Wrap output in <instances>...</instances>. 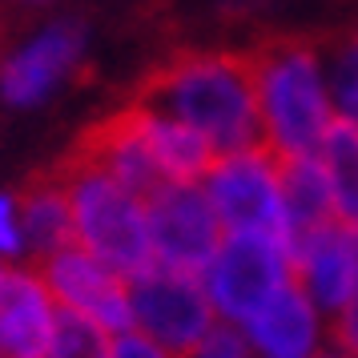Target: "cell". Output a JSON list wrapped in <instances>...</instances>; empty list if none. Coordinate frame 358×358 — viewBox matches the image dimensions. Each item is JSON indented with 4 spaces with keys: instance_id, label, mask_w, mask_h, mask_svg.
Wrapping results in <instances>:
<instances>
[{
    "instance_id": "8fae6325",
    "label": "cell",
    "mask_w": 358,
    "mask_h": 358,
    "mask_svg": "<svg viewBox=\"0 0 358 358\" xmlns=\"http://www.w3.org/2000/svg\"><path fill=\"white\" fill-rule=\"evenodd\" d=\"M61 306L36 266H13L0 286V358H45Z\"/></svg>"
},
{
    "instance_id": "ba28073f",
    "label": "cell",
    "mask_w": 358,
    "mask_h": 358,
    "mask_svg": "<svg viewBox=\"0 0 358 358\" xmlns=\"http://www.w3.org/2000/svg\"><path fill=\"white\" fill-rule=\"evenodd\" d=\"M145 217L153 262L185 270V274H201L226 238L201 181H165L162 189L145 197Z\"/></svg>"
},
{
    "instance_id": "277c9868",
    "label": "cell",
    "mask_w": 358,
    "mask_h": 358,
    "mask_svg": "<svg viewBox=\"0 0 358 358\" xmlns=\"http://www.w3.org/2000/svg\"><path fill=\"white\" fill-rule=\"evenodd\" d=\"M213 213L226 234H270L290 245L282 206V157L266 145L217 153L201 178Z\"/></svg>"
},
{
    "instance_id": "44dd1931",
    "label": "cell",
    "mask_w": 358,
    "mask_h": 358,
    "mask_svg": "<svg viewBox=\"0 0 358 358\" xmlns=\"http://www.w3.org/2000/svg\"><path fill=\"white\" fill-rule=\"evenodd\" d=\"M0 258L20 266L24 254V234H20V197L0 189Z\"/></svg>"
},
{
    "instance_id": "4fadbf2b",
    "label": "cell",
    "mask_w": 358,
    "mask_h": 358,
    "mask_svg": "<svg viewBox=\"0 0 358 358\" xmlns=\"http://www.w3.org/2000/svg\"><path fill=\"white\" fill-rule=\"evenodd\" d=\"M242 330L254 358H310L318 346V310L290 278Z\"/></svg>"
},
{
    "instance_id": "9c48e42d",
    "label": "cell",
    "mask_w": 358,
    "mask_h": 358,
    "mask_svg": "<svg viewBox=\"0 0 358 358\" xmlns=\"http://www.w3.org/2000/svg\"><path fill=\"white\" fill-rule=\"evenodd\" d=\"M36 270L45 278L52 302L61 306V314L89 318L101 330H109V334L133 326L129 278L117 274L113 266H105L101 258H93L77 242L65 245V250H57V254H49L45 262H36Z\"/></svg>"
},
{
    "instance_id": "484cf974",
    "label": "cell",
    "mask_w": 358,
    "mask_h": 358,
    "mask_svg": "<svg viewBox=\"0 0 358 358\" xmlns=\"http://www.w3.org/2000/svg\"><path fill=\"white\" fill-rule=\"evenodd\" d=\"M20 4H49V0H20Z\"/></svg>"
},
{
    "instance_id": "5b68a950",
    "label": "cell",
    "mask_w": 358,
    "mask_h": 358,
    "mask_svg": "<svg viewBox=\"0 0 358 358\" xmlns=\"http://www.w3.org/2000/svg\"><path fill=\"white\" fill-rule=\"evenodd\" d=\"M201 286L222 322L245 326L294 278L290 245L270 234H226L201 270Z\"/></svg>"
},
{
    "instance_id": "7c38bea8",
    "label": "cell",
    "mask_w": 358,
    "mask_h": 358,
    "mask_svg": "<svg viewBox=\"0 0 358 358\" xmlns=\"http://www.w3.org/2000/svg\"><path fill=\"white\" fill-rule=\"evenodd\" d=\"M77 153H85L89 162H97L105 173H113L121 185H129L133 194H141V197H149L153 189L165 185V173H162V165H157V157L149 153L145 133L137 125L133 105L117 109L113 117H105L101 125H93L81 137Z\"/></svg>"
},
{
    "instance_id": "d4e9b609",
    "label": "cell",
    "mask_w": 358,
    "mask_h": 358,
    "mask_svg": "<svg viewBox=\"0 0 358 358\" xmlns=\"http://www.w3.org/2000/svg\"><path fill=\"white\" fill-rule=\"evenodd\" d=\"M310 358H342V355H330V350H322V355H310Z\"/></svg>"
},
{
    "instance_id": "9a60e30c",
    "label": "cell",
    "mask_w": 358,
    "mask_h": 358,
    "mask_svg": "<svg viewBox=\"0 0 358 358\" xmlns=\"http://www.w3.org/2000/svg\"><path fill=\"white\" fill-rule=\"evenodd\" d=\"M20 234H24V254L33 262H45L49 254L73 245V210L61 173H45L33 185L20 189Z\"/></svg>"
},
{
    "instance_id": "6da1fadb",
    "label": "cell",
    "mask_w": 358,
    "mask_h": 358,
    "mask_svg": "<svg viewBox=\"0 0 358 358\" xmlns=\"http://www.w3.org/2000/svg\"><path fill=\"white\" fill-rule=\"evenodd\" d=\"M141 105L197 129L213 153L262 145V117L245 52H178L137 89Z\"/></svg>"
},
{
    "instance_id": "ffe728a7",
    "label": "cell",
    "mask_w": 358,
    "mask_h": 358,
    "mask_svg": "<svg viewBox=\"0 0 358 358\" xmlns=\"http://www.w3.org/2000/svg\"><path fill=\"white\" fill-rule=\"evenodd\" d=\"M189 358H254V346H250L242 326L217 318V322L210 326V334L201 338V346H197Z\"/></svg>"
},
{
    "instance_id": "e0dca14e",
    "label": "cell",
    "mask_w": 358,
    "mask_h": 358,
    "mask_svg": "<svg viewBox=\"0 0 358 358\" xmlns=\"http://www.w3.org/2000/svg\"><path fill=\"white\" fill-rule=\"evenodd\" d=\"M318 162H322L326 185H330L334 217L358 229V121L334 117L326 125Z\"/></svg>"
},
{
    "instance_id": "cb8c5ba5",
    "label": "cell",
    "mask_w": 358,
    "mask_h": 358,
    "mask_svg": "<svg viewBox=\"0 0 358 358\" xmlns=\"http://www.w3.org/2000/svg\"><path fill=\"white\" fill-rule=\"evenodd\" d=\"M8 270H13V262H4V258H0V286H4V278H8Z\"/></svg>"
},
{
    "instance_id": "ac0fdd59",
    "label": "cell",
    "mask_w": 358,
    "mask_h": 358,
    "mask_svg": "<svg viewBox=\"0 0 358 358\" xmlns=\"http://www.w3.org/2000/svg\"><path fill=\"white\" fill-rule=\"evenodd\" d=\"M109 338L113 334L101 330L97 322L77 318V314H61L45 358H109Z\"/></svg>"
},
{
    "instance_id": "d6986e66",
    "label": "cell",
    "mask_w": 358,
    "mask_h": 358,
    "mask_svg": "<svg viewBox=\"0 0 358 358\" xmlns=\"http://www.w3.org/2000/svg\"><path fill=\"white\" fill-rule=\"evenodd\" d=\"M326 89H330V105L338 109V117L358 121V33H350V41L334 52Z\"/></svg>"
},
{
    "instance_id": "52a82bcc",
    "label": "cell",
    "mask_w": 358,
    "mask_h": 358,
    "mask_svg": "<svg viewBox=\"0 0 358 358\" xmlns=\"http://www.w3.org/2000/svg\"><path fill=\"white\" fill-rule=\"evenodd\" d=\"M129 314L137 330H145L149 338H157L178 358L194 355L210 334V326L217 322L201 278L162 262L129 278Z\"/></svg>"
},
{
    "instance_id": "7402d4cb",
    "label": "cell",
    "mask_w": 358,
    "mask_h": 358,
    "mask_svg": "<svg viewBox=\"0 0 358 358\" xmlns=\"http://www.w3.org/2000/svg\"><path fill=\"white\" fill-rule=\"evenodd\" d=\"M109 358H178V355H169L157 338H149L145 330L125 326L109 338Z\"/></svg>"
},
{
    "instance_id": "5bb4252c",
    "label": "cell",
    "mask_w": 358,
    "mask_h": 358,
    "mask_svg": "<svg viewBox=\"0 0 358 358\" xmlns=\"http://www.w3.org/2000/svg\"><path fill=\"white\" fill-rule=\"evenodd\" d=\"M133 113H137V125L145 133V145L157 157L165 181H201L206 178V169L213 165L217 153L210 149V141L201 133L181 125L178 117L153 109V105H141V101H133Z\"/></svg>"
},
{
    "instance_id": "7a4b0ae2",
    "label": "cell",
    "mask_w": 358,
    "mask_h": 358,
    "mask_svg": "<svg viewBox=\"0 0 358 358\" xmlns=\"http://www.w3.org/2000/svg\"><path fill=\"white\" fill-rule=\"evenodd\" d=\"M254 73L262 117V145L278 157H314L326 125L334 121L330 89L322 73V52L310 41H266L245 52Z\"/></svg>"
},
{
    "instance_id": "3957f363",
    "label": "cell",
    "mask_w": 358,
    "mask_h": 358,
    "mask_svg": "<svg viewBox=\"0 0 358 358\" xmlns=\"http://www.w3.org/2000/svg\"><path fill=\"white\" fill-rule=\"evenodd\" d=\"M57 173L65 181L73 210V242L125 278L149 270L153 242H149L145 197L133 194L129 185H121L113 173H105L77 149Z\"/></svg>"
},
{
    "instance_id": "8992f818",
    "label": "cell",
    "mask_w": 358,
    "mask_h": 358,
    "mask_svg": "<svg viewBox=\"0 0 358 358\" xmlns=\"http://www.w3.org/2000/svg\"><path fill=\"white\" fill-rule=\"evenodd\" d=\"M85 57H89V29L81 20L61 17L41 24L33 36H24L0 57V105L17 113L49 105L73 81Z\"/></svg>"
},
{
    "instance_id": "603a6c76",
    "label": "cell",
    "mask_w": 358,
    "mask_h": 358,
    "mask_svg": "<svg viewBox=\"0 0 358 358\" xmlns=\"http://www.w3.org/2000/svg\"><path fill=\"white\" fill-rule=\"evenodd\" d=\"M330 338L338 342L350 358H358V282L350 290V298L342 302V310L330 318Z\"/></svg>"
},
{
    "instance_id": "2e32d148",
    "label": "cell",
    "mask_w": 358,
    "mask_h": 358,
    "mask_svg": "<svg viewBox=\"0 0 358 358\" xmlns=\"http://www.w3.org/2000/svg\"><path fill=\"white\" fill-rule=\"evenodd\" d=\"M282 206H286V229H290V250L302 242L310 229L334 217L330 185H326L322 162L314 157H286L282 162Z\"/></svg>"
},
{
    "instance_id": "30bf717a",
    "label": "cell",
    "mask_w": 358,
    "mask_h": 358,
    "mask_svg": "<svg viewBox=\"0 0 358 358\" xmlns=\"http://www.w3.org/2000/svg\"><path fill=\"white\" fill-rule=\"evenodd\" d=\"M294 282L306 290L318 314L334 318L358 282V229L330 217L294 242Z\"/></svg>"
}]
</instances>
